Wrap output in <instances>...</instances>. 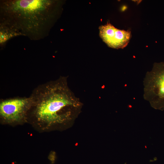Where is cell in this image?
I'll return each instance as SVG.
<instances>
[{
    "label": "cell",
    "mask_w": 164,
    "mask_h": 164,
    "mask_svg": "<svg viewBox=\"0 0 164 164\" xmlns=\"http://www.w3.org/2000/svg\"><path fill=\"white\" fill-rule=\"evenodd\" d=\"M56 1L52 0H5L0 2V27L16 36L32 40L48 36L55 17Z\"/></svg>",
    "instance_id": "2"
},
{
    "label": "cell",
    "mask_w": 164,
    "mask_h": 164,
    "mask_svg": "<svg viewBox=\"0 0 164 164\" xmlns=\"http://www.w3.org/2000/svg\"><path fill=\"white\" fill-rule=\"evenodd\" d=\"M30 96L32 104L27 121L44 129L71 121L82 105L70 88L66 76L39 84Z\"/></svg>",
    "instance_id": "1"
},
{
    "label": "cell",
    "mask_w": 164,
    "mask_h": 164,
    "mask_svg": "<svg viewBox=\"0 0 164 164\" xmlns=\"http://www.w3.org/2000/svg\"><path fill=\"white\" fill-rule=\"evenodd\" d=\"M143 97L154 108L164 110V62L155 63L144 79Z\"/></svg>",
    "instance_id": "3"
},
{
    "label": "cell",
    "mask_w": 164,
    "mask_h": 164,
    "mask_svg": "<svg viewBox=\"0 0 164 164\" xmlns=\"http://www.w3.org/2000/svg\"><path fill=\"white\" fill-rule=\"evenodd\" d=\"M32 104L30 97H15L0 100V118L8 124H17L27 121Z\"/></svg>",
    "instance_id": "4"
},
{
    "label": "cell",
    "mask_w": 164,
    "mask_h": 164,
    "mask_svg": "<svg viewBox=\"0 0 164 164\" xmlns=\"http://www.w3.org/2000/svg\"><path fill=\"white\" fill-rule=\"evenodd\" d=\"M99 35L109 47L116 49H123L128 45L131 37L129 30H120L110 23L99 27Z\"/></svg>",
    "instance_id": "5"
}]
</instances>
